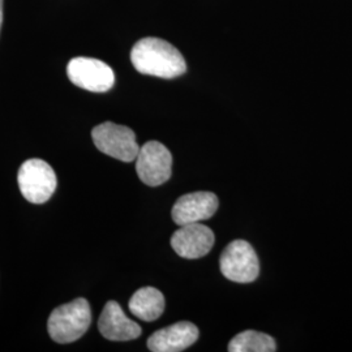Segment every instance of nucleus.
<instances>
[{
    "mask_svg": "<svg viewBox=\"0 0 352 352\" xmlns=\"http://www.w3.org/2000/svg\"><path fill=\"white\" fill-rule=\"evenodd\" d=\"M131 62L142 75L175 78L187 71L183 55L160 38H142L131 51Z\"/></svg>",
    "mask_w": 352,
    "mask_h": 352,
    "instance_id": "f257e3e1",
    "label": "nucleus"
},
{
    "mask_svg": "<svg viewBox=\"0 0 352 352\" xmlns=\"http://www.w3.org/2000/svg\"><path fill=\"white\" fill-rule=\"evenodd\" d=\"M91 324V311L87 299L78 298L74 302L59 305L51 312L47 330L56 343H72L80 340Z\"/></svg>",
    "mask_w": 352,
    "mask_h": 352,
    "instance_id": "f03ea898",
    "label": "nucleus"
},
{
    "mask_svg": "<svg viewBox=\"0 0 352 352\" xmlns=\"http://www.w3.org/2000/svg\"><path fill=\"white\" fill-rule=\"evenodd\" d=\"M91 139L98 151L115 160L132 162L138 158L140 146L136 135L128 126H119L111 122L102 123L93 128Z\"/></svg>",
    "mask_w": 352,
    "mask_h": 352,
    "instance_id": "7ed1b4c3",
    "label": "nucleus"
},
{
    "mask_svg": "<svg viewBox=\"0 0 352 352\" xmlns=\"http://www.w3.org/2000/svg\"><path fill=\"white\" fill-rule=\"evenodd\" d=\"M17 182L23 196L32 204L49 201L58 184L55 171L50 164L38 158L28 160L21 164Z\"/></svg>",
    "mask_w": 352,
    "mask_h": 352,
    "instance_id": "20e7f679",
    "label": "nucleus"
},
{
    "mask_svg": "<svg viewBox=\"0 0 352 352\" xmlns=\"http://www.w3.org/2000/svg\"><path fill=\"white\" fill-rule=\"evenodd\" d=\"M219 267L225 277L235 283H251L260 274V261L251 244L234 240L219 258Z\"/></svg>",
    "mask_w": 352,
    "mask_h": 352,
    "instance_id": "39448f33",
    "label": "nucleus"
},
{
    "mask_svg": "<svg viewBox=\"0 0 352 352\" xmlns=\"http://www.w3.org/2000/svg\"><path fill=\"white\" fill-rule=\"evenodd\" d=\"M67 75L76 87L93 93L109 91L115 84L113 68L94 58H74L67 65Z\"/></svg>",
    "mask_w": 352,
    "mask_h": 352,
    "instance_id": "423d86ee",
    "label": "nucleus"
},
{
    "mask_svg": "<svg viewBox=\"0 0 352 352\" xmlns=\"http://www.w3.org/2000/svg\"><path fill=\"white\" fill-rule=\"evenodd\" d=\"M173 155L164 144L149 141L140 148L136 158V171L140 180L149 186L158 187L171 177Z\"/></svg>",
    "mask_w": 352,
    "mask_h": 352,
    "instance_id": "0eeeda50",
    "label": "nucleus"
},
{
    "mask_svg": "<svg viewBox=\"0 0 352 352\" xmlns=\"http://www.w3.org/2000/svg\"><path fill=\"white\" fill-rule=\"evenodd\" d=\"M214 245L213 231L200 222L179 226L171 238L173 250L184 258L196 260L206 256Z\"/></svg>",
    "mask_w": 352,
    "mask_h": 352,
    "instance_id": "6e6552de",
    "label": "nucleus"
},
{
    "mask_svg": "<svg viewBox=\"0 0 352 352\" xmlns=\"http://www.w3.org/2000/svg\"><path fill=\"white\" fill-rule=\"evenodd\" d=\"M218 206L219 200L212 192H193L175 202L171 215L177 226H184L212 218Z\"/></svg>",
    "mask_w": 352,
    "mask_h": 352,
    "instance_id": "1a4fd4ad",
    "label": "nucleus"
},
{
    "mask_svg": "<svg viewBox=\"0 0 352 352\" xmlns=\"http://www.w3.org/2000/svg\"><path fill=\"white\" fill-rule=\"evenodd\" d=\"M199 329L188 321L176 322L153 333L148 340V349L153 352H180L199 340Z\"/></svg>",
    "mask_w": 352,
    "mask_h": 352,
    "instance_id": "9d476101",
    "label": "nucleus"
},
{
    "mask_svg": "<svg viewBox=\"0 0 352 352\" xmlns=\"http://www.w3.org/2000/svg\"><path fill=\"white\" fill-rule=\"evenodd\" d=\"M98 329L106 340H132L141 336V327L126 317L116 302H109L102 311Z\"/></svg>",
    "mask_w": 352,
    "mask_h": 352,
    "instance_id": "9b49d317",
    "label": "nucleus"
},
{
    "mask_svg": "<svg viewBox=\"0 0 352 352\" xmlns=\"http://www.w3.org/2000/svg\"><path fill=\"white\" fill-rule=\"evenodd\" d=\"M164 294L154 287H142L138 289L129 300V311L140 320L151 322L164 314Z\"/></svg>",
    "mask_w": 352,
    "mask_h": 352,
    "instance_id": "f8f14e48",
    "label": "nucleus"
},
{
    "mask_svg": "<svg viewBox=\"0 0 352 352\" xmlns=\"http://www.w3.org/2000/svg\"><path fill=\"white\" fill-rule=\"evenodd\" d=\"M277 350L273 337L254 330H245L228 343L230 352H274Z\"/></svg>",
    "mask_w": 352,
    "mask_h": 352,
    "instance_id": "ddd939ff",
    "label": "nucleus"
},
{
    "mask_svg": "<svg viewBox=\"0 0 352 352\" xmlns=\"http://www.w3.org/2000/svg\"><path fill=\"white\" fill-rule=\"evenodd\" d=\"M1 23H3V0H0V28H1Z\"/></svg>",
    "mask_w": 352,
    "mask_h": 352,
    "instance_id": "4468645a",
    "label": "nucleus"
}]
</instances>
